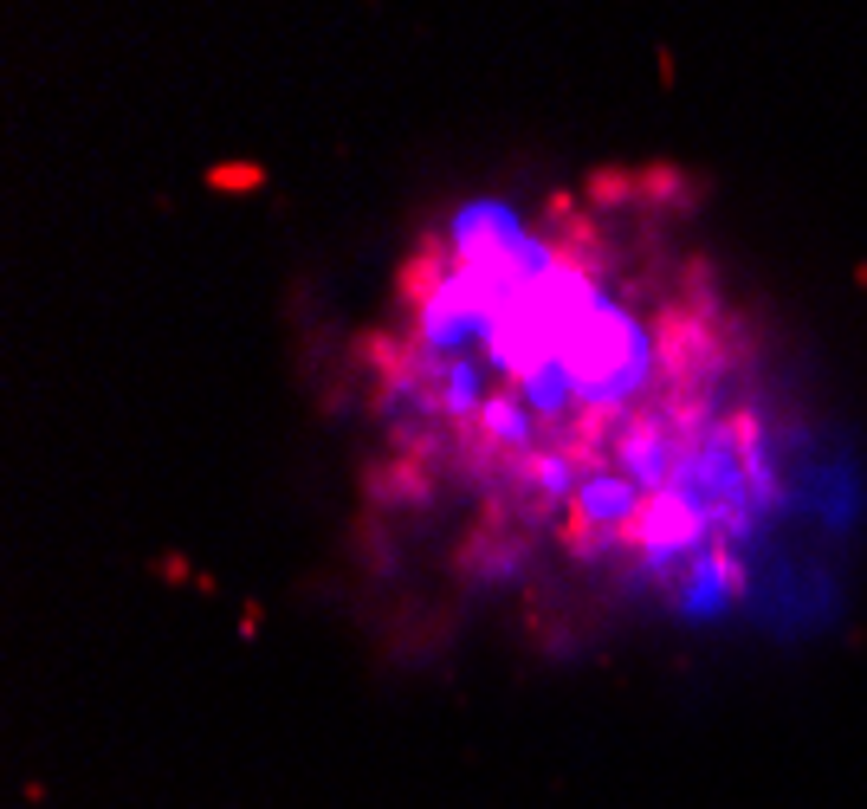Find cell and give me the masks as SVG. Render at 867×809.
<instances>
[{
  "label": "cell",
  "instance_id": "6da1fadb",
  "mask_svg": "<svg viewBox=\"0 0 867 809\" xmlns=\"http://www.w3.org/2000/svg\"><path fill=\"white\" fill-rule=\"evenodd\" d=\"M609 221L531 233L466 214L402 279L389 428L421 466L473 479L576 564L745 589L738 544L777 505L758 415L725 402L745 350L699 272L641 305Z\"/></svg>",
  "mask_w": 867,
  "mask_h": 809
}]
</instances>
